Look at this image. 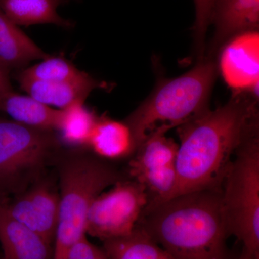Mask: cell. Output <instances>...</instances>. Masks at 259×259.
Here are the masks:
<instances>
[{"instance_id": "6da1fadb", "label": "cell", "mask_w": 259, "mask_h": 259, "mask_svg": "<svg viewBox=\"0 0 259 259\" xmlns=\"http://www.w3.org/2000/svg\"><path fill=\"white\" fill-rule=\"evenodd\" d=\"M258 100L250 94H233L225 105L177 127L180 144L173 197L222 186L237 148L259 122Z\"/></svg>"}, {"instance_id": "7a4b0ae2", "label": "cell", "mask_w": 259, "mask_h": 259, "mask_svg": "<svg viewBox=\"0 0 259 259\" xmlns=\"http://www.w3.org/2000/svg\"><path fill=\"white\" fill-rule=\"evenodd\" d=\"M136 227L174 259H233L222 186L148 204Z\"/></svg>"}, {"instance_id": "3957f363", "label": "cell", "mask_w": 259, "mask_h": 259, "mask_svg": "<svg viewBox=\"0 0 259 259\" xmlns=\"http://www.w3.org/2000/svg\"><path fill=\"white\" fill-rule=\"evenodd\" d=\"M218 74L215 59L204 57L185 74L159 80L149 96L124 120L136 149L158 127L177 128L209 110Z\"/></svg>"}, {"instance_id": "277c9868", "label": "cell", "mask_w": 259, "mask_h": 259, "mask_svg": "<svg viewBox=\"0 0 259 259\" xmlns=\"http://www.w3.org/2000/svg\"><path fill=\"white\" fill-rule=\"evenodd\" d=\"M59 212L53 259H65L69 248L87 236V217L97 196L125 177L93 153L66 155L59 166Z\"/></svg>"}, {"instance_id": "5b68a950", "label": "cell", "mask_w": 259, "mask_h": 259, "mask_svg": "<svg viewBox=\"0 0 259 259\" xmlns=\"http://www.w3.org/2000/svg\"><path fill=\"white\" fill-rule=\"evenodd\" d=\"M222 204L231 236L259 258V122L245 135L228 166Z\"/></svg>"}, {"instance_id": "8992f818", "label": "cell", "mask_w": 259, "mask_h": 259, "mask_svg": "<svg viewBox=\"0 0 259 259\" xmlns=\"http://www.w3.org/2000/svg\"><path fill=\"white\" fill-rule=\"evenodd\" d=\"M61 146L55 132L0 119V203L42 178Z\"/></svg>"}, {"instance_id": "52a82bcc", "label": "cell", "mask_w": 259, "mask_h": 259, "mask_svg": "<svg viewBox=\"0 0 259 259\" xmlns=\"http://www.w3.org/2000/svg\"><path fill=\"white\" fill-rule=\"evenodd\" d=\"M148 202L144 186L123 177L93 201L87 217V235L103 242L131 234Z\"/></svg>"}, {"instance_id": "ba28073f", "label": "cell", "mask_w": 259, "mask_h": 259, "mask_svg": "<svg viewBox=\"0 0 259 259\" xmlns=\"http://www.w3.org/2000/svg\"><path fill=\"white\" fill-rule=\"evenodd\" d=\"M168 131L165 126L153 131L130 158L128 177L144 186L148 204L171 198L176 190L179 144L166 136Z\"/></svg>"}, {"instance_id": "9c48e42d", "label": "cell", "mask_w": 259, "mask_h": 259, "mask_svg": "<svg viewBox=\"0 0 259 259\" xmlns=\"http://www.w3.org/2000/svg\"><path fill=\"white\" fill-rule=\"evenodd\" d=\"M0 205L19 223L36 232L53 245L59 212V194L42 177L21 193Z\"/></svg>"}, {"instance_id": "30bf717a", "label": "cell", "mask_w": 259, "mask_h": 259, "mask_svg": "<svg viewBox=\"0 0 259 259\" xmlns=\"http://www.w3.org/2000/svg\"><path fill=\"white\" fill-rule=\"evenodd\" d=\"M216 63L218 74L233 94L248 93L258 98V30L228 40L218 51Z\"/></svg>"}, {"instance_id": "8fae6325", "label": "cell", "mask_w": 259, "mask_h": 259, "mask_svg": "<svg viewBox=\"0 0 259 259\" xmlns=\"http://www.w3.org/2000/svg\"><path fill=\"white\" fill-rule=\"evenodd\" d=\"M210 24L214 32L204 57L216 60L218 51L232 37L258 30L259 0H216Z\"/></svg>"}, {"instance_id": "7c38bea8", "label": "cell", "mask_w": 259, "mask_h": 259, "mask_svg": "<svg viewBox=\"0 0 259 259\" xmlns=\"http://www.w3.org/2000/svg\"><path fill=\"white\" fill-rule=\"evenodd\" d=\"M0 245L3 259H53V245L10 217L1 205Z\"/></svg>"}, {"instance_id": "4fadbf2b", "label": "cell", "mask_w": 259, "mask_h": 259, "mask_svg": "<svg viewBox=\"0 0 259 259\" xmlns=\"http://www.w3.org/2000/svg\"><path fill=\"white\" fill-rule=\"evenodd\" d=\"M20 88L37 101L59 110L74 102L85 101L94 90L107 88V83L94 79L85 73L77 79L64 81L19 80Z\"/></svg>"}, {"instance_id": "5bb4252c", "label": "cell", "mask_w": 259, "mask_h": 259, "mask_svg": "<svg viewBox=\"0 0 259 259\" xmlns=\"http://www.w3.org/2000/svg\"><path fill=\"white\" fill-rule=\"evenodd\" d=\"M87 149L105 161H115L131 158L136 147L131 130L125 121L102 115L98 117Z\"/></svg>"}, {"instance_id": "9a60e30c", "label": "cell", "mask_w": 259, "mask_h": 259, "mask_svg": "<svg viewBox=\"0 0 259 259\" xmlns=\"http://www.w3.org/2000/svg\"><path fill=\"white\" fill-rule=\"evenodd\" d=\"M0 110L20 125L51 132H56L60 115L59 109H53L13 90L0 95Z\"/></svg>"}, {"instance_id": "2e32d148", "label": "cell", "mask_w": 259, "mask_h": 259, "mask_svg": "<svg viewBox=\"0 0 259 259\" xmlns=\"http://www.w3.org/2000/svg\"><path fill=\"white\" fill-rule=\"evenodd\" d=\"M49 56L0 9V67L20 69Z\"/></svg>"}, {"instance_id": "e0dca14e", "label": "cell", "mask_w": 259, "mask_h": 259, "mask_svg": "<svg viewBox=\"0 0 259 259\" xmlns=\"http://www.w3.org/2000/svg\"><path fill=\"white\" fill-rule=\"evenodd\" d=\"M98 117L84 105V101L74 102L61 109L55 132L61 145L76 150L88 148Z\"/></svg>"}, {"instance_id": "ac0fdd59", "label": "cell", "mask_w": 259, "mask_h": 259, "mask_svg": "<svg viewBox=\"0 0 259 259\" xmlns=\"http://www.w3.org/2000/svg\"><path fill=\"white\" fill-rule=\"evenodd\" d=\"M60 3L61 0H0V9L18 26L54 24L69 28L71 22L58 14Z\"/></svg>"}, {"instance_id": "d6986e66", "label": "cell", "mask_w": 259, "mask_h": 259, "mask_svg": "<svg viewBox=\"0 0 259 259\" xmlns=\"http://www.w3.org/2000/svg\"><path fill=\"white\" fill-rule=\"evenodd\" d=\"M102 248L109 259H174L138 227L127 236L103 241Z\"/></svg>"}, {"instance_id": "ffe728a7", "label": "cell", "mask_w": 259, "mask_h": 259, "mask_svg": "<svg viewBox=\"0 0 259 259\" xmlns=\"http://www.w3.org/2000/svg\"><path fill=\"white\" fill-rule=\"evenodd\" d=\"M72 63L60 56H47L41 62L18 73L17 80L64 81L77 79L84 74Z\"/></svg>"}, {"instance_id": "44dd1931", "label": "cell", "mask_w": 259, "mask_h": 259, "mask_svg": "<svg viewBox=\"0 0 259 259\" xmlns=\"http://www.w3.org/2000/svg\"><path fill=\"white\" fill-rule=\"evenodd\" d=\"M216 0H194L195 21L194 25V49L198 60L203 59L205 52V37L210 25L211 15Z\"/></svg>"}, {"instance_id": "7402d4cb", "label": "cell", "mask_w": 259, "mask_h": 259, "mask_svg": "<svg viewBox=\"0 0 259 259\" xmlns=\"http://www.w3.org/2000/svg\"><path fill=\"white\" fill-rule=\"evenodd\" d=\"M65 259H109L103 248L89 241L87 236L80 238L67 252Z\"/></svg>"}, {"instance_id": "603a6c76", "label": "cell", "mask_w": 259, "mask_h": 259, "mask_svg": "<svg viewBox=\"0 0 259 259\" xmlns=\"http://www.w3.org/2000/svg\"><path fill=\"white\" fill-rule=\"evenodd\" d=\"M13 90L10 83L8 71L0 67V95Z\"/></svg>"}, {"instance_id": "cb8c5ba5", "label": "cell", "mask_w": 259, "mask_h": 259, "mask_svg": "<svg viewBox=\"0 0 259 259\" xmlns=\"http://www.w3.org/2000/svg\"><path fill=\"white\" fill-rule=\"evenodd\" d=\"M235 259H259L257 258L256 257H255L254 255L250 254V253H248L247 250H245L244 248H242V250L241 253H240L239 255Z\"/></svg>"}]
</instances>
